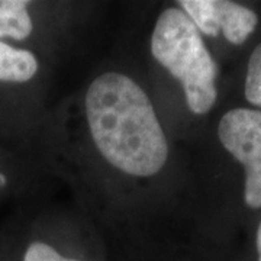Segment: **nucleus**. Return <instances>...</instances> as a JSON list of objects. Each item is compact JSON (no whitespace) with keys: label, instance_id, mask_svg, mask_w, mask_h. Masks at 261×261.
Returning a JSON list of instances; mask_svg holds the SVG:
<instances>
[{"label":"nucleus","instance_id":"obj_9","mask_svg":"<svg viewBox=\"0 0 261 261\" xmlns=\"http://www.w3.org/2000/svg\"><path fill=\"white\" fill-rule=\"evenodd\" d=\"M255 245H257V257H258V260L257 261H261V222H260V226H258V231H257Z\"/></svg>","mask_w":261,"mask_h":261},{"label":"nucleus","instance_id":"obj_2","mask_svg":"<svg viewBox=\"0 0 261 261\" xmlns=\"http://www.w3.org/2000/svg\"><path fill=\"white\" fill-rule=\"evenodd\" d=\"M151 53L181 82L192 112L203 115L214 108L218 97V67L185 10L168 8L160 15L151 37Z\"/></svg>","mask_w":261,"mask_h":261},{"label":"nucleus","instance_id":"obj_6","mask_svg":"<svg viewBox=\"0 0 261 261\" xmlns=\"http://www.w3.org/2000/svg\"><path fill=\"white\" fill-rule=\"evenodd\" d=\"M25 0H0V38L25 39L32 32V20Z\"/></svg>","mask_w":261,"mask_h":261},{"label":"nucleus","instance_id":"obj_5","mask_svg":"<svg viewBox=\"0 0 261 261\" xmlns=\"http://www.w3.org/2000/svg\"><path fill=\"white\" fill-rule=\"evenodd\" d=\"M37 71L38 61L31 51L10 47L0 41V82L25 83Z\"/></svg>","mask_w":261,"mask_h":261},{"label":"nucleus","instance_id":"obj_7","mask_svg":"<svg viewBox=\"0 0 261 261\" xmlns=\"http://www.w3.org/2000/svg\"><path fill=\"white\" fill-rule=\"evenodd\" d=\"M245 97L251 105L261 108V44L252 51L248 61L245 79Z\"/></svg>","mask_w":261,"mask_h":261},{"label":"nucleus","instance_id":"obj_1","mask_svg":"<svg viewBox=\"0 0 261 261\" xmlns=\"http://www.w3.org/2000/svg\"><path fill=\"white\" fill-rule=\"evenodd\" d=\"M84 105L94 145L113 167L137 177L164 167L167 138L140 84L121 73H105L89 86Z\"/></svg>","mask_w":261,"mask_h":261},{"label":"nucleus","instance_id":"obj_4","mask_svg":"<svg viewBox=\"0 0 261 261\" xmlns=\"http://www.w3.org/2000/svg\"><path fill=\"white\" fill-rule=\"evenodd\" d=\"M181 9L192 19L199 32L209 37L224 34L226 41L241 45L258 23L255 12L226 0H181Z\"/></svg>","mask_w":261,"mask_h":261},{"label":"nucleus","instance_id":"obj_8","mask_svg":"<svg viewBox=\"0 0 261 261\" xmlns=\"http://www.w3.org/2000/svg\"><path fill=\"white\" fill-rule=\"evenodd\" d=\"M23 261H74L71 258H65L56 248L41 241H35L29 245L25 252Z\"/></svg>","mask_w":261,"mask_h":261},{"label":"nucleus","instance_id":"obj_3","mask_svg":"<svg viewBox=\"0 0 261 261\" xmlns=\"http://www.w3.org/2000/svg\"><path fill=\"white\" fill-rule=\"evenodd\" d=\"M218 137L245 168V203L261 207V111L232 109L221 118Z\"/></svg>","mask_w":261,"mask_h":261}]
</instances>
